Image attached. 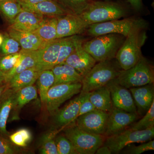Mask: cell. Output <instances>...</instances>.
Here are the masks:
<instances>
[{"mask_svg":"<svg viewBox=\"0 0 154 154\" xmlns=\"http://www.w3.org/2000/svg\"><path fill=\"white\" fill-rule=\"evenodd\" d=\"M125 36L116 33L94 36L84 42L83 48L97 62L115 59L119 49L124 42Z\"/></svg>","mask_w":154,"mask_h":154,"instance_id":"cell-1","label":"cell"},{"mask_svg":"<svg viewBox=\"0 0 154 154\" xmlns=\"http://www.w3.org/2000/svg\"><path fill=\"white\" fill-rule=\"evenodd\" d=\"M113 59L98 62L95 65L83 78L81 92H92L107 85L117 78L121 70L118 68L119 65L117 66L113 62Z\"/></svg>","mask_w":154,"mask_h":154,"instance_id":"cell-2","label":"cell"},{"mask_svg":"<svg viewBox=\"0 0 154 154\" xmlns=\"http://www.w3.org/2000/svg\"><path fill=\"white\" fill-rule=\"evenodd\" d=\"M126 15L123 7L109 2H91L80 17L89 25L121 19Z\"/></svg>","mask_w":154,"mask_h":154,"instance_id":"cell-3","label":"cell"},{"mask_svg":"<svg viewBox=\"0 0 154 154\" xmlns=\"http://www.w3.org/2000/svg\"><path fill=\"white\" fill-rule=\"evenodd\" d=\"M113 81L126 88L153 84V68L142 56L134 66L127 70L122 69L118 76Z\"/></svg>","mask_w":154,"mask_h":154,"instance_id":"cell-4","label":"cell"},{"mask_svg":"<svg viewBox=\"0 0 154 154\" xmlns=\"http://www.w3.org/2000/svg\"><path fill=\"white\" fill-rule=\"evenodd\" d=\"M143 29L135 30L125 37L115 59L122 70L134 66L142 57L141 48L145 41Z\"/></svg>","mask_w":154,"mask_h":154,"instance_id":"cell-5","label":"cell"},{"mask_svg":"<svg viewBox=\"0 0 154 154\" xmlns=\"http://www.w3.org/2000/svg\"><path fill=\"white\" fill-rule=\"evenodd\" d=\"M146 26L143 19L130 18L92 24L88 26L86 31L88 35L94 37L110 33L126 37L135 30L145 29Z\"/></svg>","mask_w":154,"mask_h":154,"instance_id":"cell-6","label":"cell"},{"mask_svg":"<svg viewBox=\"0 0 154 154\" xmlns=\"http://www.w3.org/2000/svg\"><path fill=\"white\" fill-rule=\"evenodd\" d=\"M74 122L64 128V134L71 142L78 154H95L104 143L102 135L85 131Z\"/></svg>","mask_w":154,"mask_h":154,"instance_id":"cell-7","label":"cell"},{"mask_svg":"<svg viewBox=\"0 0 154 154\" xmlns=\"http://www.w3.org/2000/svg\"><path fill=\"white\" fill-rule=\"evenodd\" d=\"M154 137V127L143 130L129 129L109 136L105 145L110 148L111 152L118 153L131 144L146 142L152 140Z\"/></svg>","mask_w":154,"mask_h":154,"instance_id":"cell-8","label":"cell"},{"mask_svg":"<svg viewBox=\"0 0 154 154\" xmlns=\"http://www.w3.org/2000/svg\"><path fill=\"white\" fill-rule=\"evenodd\" d=\"M82 83L62 84L52 86L48 92L45 107L48 113L53 115L64 102L80 93Z\"/></svg>","mask_w":154,"mask_h":154,"instance_id":"cell-9","label":"cell"},{"mask_svg":"<svg viewBox=\"0 0 154 154\" xmlns=\"http://www.w3.org/2000/svg\"><path fill=\"white\" fill-rule=\"evenodd\" d=\"M109 116L107 112L96 109L77 117L75 124L87 132L103 135L106 132Z\"/></svg>","mask_w":154,"mask_h":154,"instance_id":"cell-10","label":"cell"},{"mask_svg":"<svg viewBox=\"0 0 154 154\" xmlns=\"http://www.w3.org/2000/svg\"><path fill=\"white\" fill-rule=\"evenodd\" d=\"M89 25L79 15L67 14L58 17L57 38L78 35L84 33Z\"/></svg>","mask_w":154,"mask_h":154,"instance_id":"cell-11","label":"cell"},{"mask_svg":"<svg viewBox=\"0 0 154 154\" xmlns=\"http://www.w3.org/2000/svg\"><path fill=\"white\" fill-rule=\"evenodd\" d=\"M82 38L78 42L73 52L64 63L74 68L84 78L93 68L97 62L94 57L84 49Z\"/></svg>","mask_w":154,"mask_h":154,"instance_id":"cell-12","label":"cell"},{"mask_svg":"<svg viewBox=\"0 0 154 154\" xmlns=\"http://www.w3.org/2000/svg\"><path fill=\"white\" fill-rule=\"evenodd\" d=\"M110 90L112 104L116 108L128 112H136V106L127 88L111 81L107 85Z\"/></svg>","mask_w":154,"mask_h":154,"instance_id":"cell-13","label":"cell"},{"mask_svg":"<svg viewBox=\"0 0 154 154\" xmlns=\"http://www.w3.org/2000/svg\"><path fill=\"white\" fill-rule=\"evenodd\" d=\"M62 38H56L45 44L38 50L36 67L41 71L51 69L56 65Z\"/></svg>","mask_w":154,"mask_h":154,"instance_id":"cell-14","label":"cell"},{"mask_svg":"<svg viewBox=\"0 0 154 154\" xmlns=\"http://www.w3.org/2000/svg\"><path fill=\"white\" fill-rule=\"evenodd\" d=\"M137 118L136 112H128L114 107L109 114L105 134L107 136L120 132Z\"/></svg>","mask_w":154,"mask_h":154,"instance_id":"cell-15","label":"cell"},{"mask_svg":"<svg viewBox=\"0 0 154 154\" xmlns=\"http://www.w3.org/2000/svg\"><path fill=\"white\" fill-rule=\"evenodd\" d=\"M81 96L71 100L67 105L54 114V128L60 131L74 122L79 111Z\"/></svg>","mask_w":154,"mask_h":154,"instance_id":"cell-16","label":"cell"},{"mask_svg":"<svg viewBox=\"0 0 154 154\" xmlns=\"http://www.w3.org/2000/svg\"><path fill=\"white\" fill-rule=\"evenodd\" d=\"M45 16L23 10L11 22L8 29L24 32H33L39 27Z\"/></svg>","mask_w":154,"mask_h":154,"instance_id":"cell-17","label":"cell"},{"mask_svg":"<svg viewBox=\"0 0 154 154\" xmlns=\"http://www.w3.org/2000/svg\"><path fill=\"white\" fill-rule=\"evenodd\" d=\"M37 97V88L34 85L27 86L17 91L8 122L19 120L22 108Z\"/></svg>","mask_w":154,"mask_h":154,"instance_id":"cell-18","label":"cell"},{"mask_svg":"<svg viewBox=\"0 0 154 154\" xmlns=\"http://www.w3.org/2000/svg\"><path fill=\"white\" fill-rule=\"evenodd\" d=\"M19 1L23 10L30 11L45 17H60L68 14L56 0H45L31 4Z\"/></svg>","mask_w":154,"mask_h":154,"instance_id":"cell-19","label":"cell"},{"mask_svg":"<svg viewBox=\"0 0 154 154\" xmlns=\"http://www.w3.org/2000/svg\"><path fill=\"white\" fill-rule=\"evenodd\" d=\"M16 92L8 88L0 96V134L8 139L10 133L7 130V124Z\"/></svg>","mask_w":154,"mask_h":154,"instance_id":"cell-20","label":"cell"},{"mask_svg":"<svg viewBox=\"0 0 154 154\" xmlns=\"http://www.w3.org/2000/svg\"><path fill=\"white\" fill-rule=\"evenodd\" d=\"M152 84L130 88L135 104L140 111L146 112L154 102Z\"/></svg>","mask_w":154,"mask_h":154,"instance_id":"cell-21","label":"cell"},{"mask_svg":"<svg viewBox=\"0 0 154 154\" xmlns=\"http://www.w3.org/2000/svg\"><path fill=\"white\" fill-rule=\"evenodd\" d=\"M51 70L54 76L53 85L62 84L82 83V76L67 64L63 63L57 65Z\"/></svg>","mask_w":154,"mask_h":154,"instance_id":"cell-22","label":"cell"},{"mask_svg":"<svg viewBox=\"0 0 154 154\" xmlns=\"http://www.w3.org/2000/svg\"><path fill=\"white\" fill-rule=\"evenodd\" d=\"M20 57L15 66L5 75V82L8 83L15 75L25 70L36 66L38 61V50L21 49Z\"/></svg>","mask_w":154,"mask_h":154,"instance_id":"cell-23","label":"cell"},{"mask_svg":"<svg viewBox=\"0 0 154 154\" xmlns=\"http://www.w3.org/2000/svg\"><path fill=\"white\" fill-rule=\"evenodd\" d=\"M41 72L35 66L17 74L7 83L9 88L17 91L22 88L34 85Z\"/></svg>","mask_w":154,"mask_h":154,"instance_id":"cell-24","label":"cell"},{"mask_svg":"<svg viewBox=\"0 0 154 154\" xmlns=\"http://www.w3.org/2000/svg\"><path fill=\"white\" fill-rule=\"evenodd\" d=\"M9 36L16 39L22 49L36 51L45 44L40 38L33 32H24L8 29Z\"/></svg>","mask_w":154,"mask_h":154,"instance_id":"cell-25","label":"cell"},{"mask_svg":"<svg viewBox=\"0 0 154 154\" xmlns=\"http://www.w3.org/2000/svg\"><path fill=\"white\" fill-rule=\"evenodd\" d=\"M90 101L96 109L107 112L112 109L110 90L107 85L90 92Z\"/></svg>","mask_w":154,"mask_h":154,"instance_id":"cell-26","label":"cell"},{"mask_svg":"<svg viewBox=\"0 0 154 154\" xmlns=\"http://www.w3.org/2000/svg\"><path fill=\"white\" fill-rule=\"evenodd\" d=\"M58 17H45L41 25L33 32L44 44L56 39Z\"/></svg>","mask_w":154,"mask_h":154,"instance_id":"cell-27","label":"cell"},{"mask_svg":"<svg viewBox=\"0 0 154 154\" xmlns=\"http://www.w3.org/2000/svg\"><path fill=\"white\" fill-rule=\"evenodd\" d=\"M38 93L42 105L45 106L48 92L54 82V76L51 69L42 71L37 80Z\"/></svg>","mask_w":154,"mask_h":154,"instance_id":"cell-28","label":"cell"},{"mask_svg":"<svg viewBox=\"0 0 154 154\" xmlns=\"http://www.w3.org/2000/svg\"><path fill=\"white\" fill-rule=\"evenodd\" d=\"M81 38L78 35L62 38L56 65L64 63L69 56L73 52L78 42Z\"/></svg>","mask_w":154,"mask_h":154,"instance_id":"cell-29","label":"cell"},{"mask_svg":"<svg viewBox=\"0 0 154 154\" xmlns=\"http://www.w3.org/2000/svg\"><path fill=\"white\" fill-rule=\"evenodd\" d=\"M60 131L53 128L42 136L39 145V152L40 154H58L55 137Z\"/></svg>","mask_w":154,"mask_h":154,"instance_id":"cell-30","label":"cell"},{"mask_svg":"<svg viewBox=\"0 0 154 154\" xmlns=\"http://www.w3.org/2000/svg\"><path fill=\"white\" fill-rule=\"evenodd\" d=\"M23 10L18 0H7L0 3V12L10 23Z\"/></svg>","mask_w":154,"mask_h":154,"instance_id":"cell-31","label":"cell"},{"mask_svg":"<svg viewBox=\"0 0 154 154\" xmlns=\"http://www.w3.org/2000/svg\"><path fill=\"white\" fill-rule=\"evenodd\" d=\"M68 14L81 15L91 2V0H56Z\"/></svg>","mask_w":154,"mask_h":154,"instance_id":"cell-32","label":"cell"},{"mask_svg":"<svg viewBox=\"0 0 154 154\" xmlns=\"http://www.w3.org/2000/svg\"><path fill=\"white\" fill-rule=\"evenodd\" d=\"M32 135L31 131L27 128H22L16 132L10 134L9 139L15 146L25 147L32 140Z\"/></svg>","mask_w":154,"mask_h":154,"instance_id":"cell-33","label":"cell"},{"mask_svg":"<svg viewBox=\"0 0 154 154\" xmlns=\"http://www.w3.org/2000/svg\"><path fill=\"white\" fill-rule=\"evenodd\" d=\"M55 143L58 154H78L73 144L65 135H57Z\"/></svg>","mask_w":154,"mask_h":154,"instance_id":"cell-34","label":"cell"},{"mask_svg":"<svg viewBox=\"0 0 154 154\" xmlns=\"http://www.w3.org/2000/svg\"><path fill=\"white\" fill-rule=\"evenodd\" d=\"M154 127V102L142 119L134 125L130 129L143 130Z\"/></svg>","mask_w":154,"mask_h":154,"instance_id":"cell-35","label":"cell"},{"mask_svg":"<svg viewBox=\"0 0 154 154\" xmlns=\"http://www.w3.org/2000/svg\"><path fill=\"white\" fill-rule=\"evenodd\" d=\"M21 46L19 42L8 35L4 37V41L1 46V51L3 55L17 53L20 51Z\"/></svg>","mask_w":154,"mask_h":154,"instance_id":"cell-36","label":"cell"},{"mask_svg":"<svg viewBox=\"0 0 154 154\" xmlns=\"http://www.w3.org/2000/svg\"><path fill=\"white\" fill-rule=\"evenodd\" d=\"M20 52L13 54L3 55L0 57V71L7 74L15 66L19 58Z\"/></svg>","mask_w":154,"mask_h":154,"instance_id":"cell-37","label":"cell"},{"mask_svg":"<svg viewBox=\"0 0 154 154\" xmlns=\"http://www.w3.org/2000/svg\"><path fill=\"white\" fill-rule=\"evenodd\" d=\"M21 151L19 147L15 146L8 138L0 134V154H17Z\"/></svg>","mask_w":154,"mask_h":154,"instance_id":"cell-38","label":"cell"},{"mask_svg":"<svg viewBox=\"0 0 154 154\" xmlns=\"http://www.w3.org/2000/svg\"><path fill=\"white\" fill-rule=\"evenodd\" d=\"M90 92L82 93L81 92V105H80L79 111L77 116V117L92 110L96 109V107L90 101Z\"/></svg>","mask_w":154,"mask_h":154,"instance_id":"cell-39","label":"cell"},{"mask_svg":"<svg viewBox=\"0 0 154 154\" xmlns=\"http://www.w3.org/2000/svg\"><path fill=\"white\" fill-rule=\"evenodd\" d=\"M154 141L151 140L144 142L140 145L132 146L128 149H127L125 153L140 154L148 151L154 150Z\"/></svg>","mask_w":154,"mask_h":154,"instance_id":"cell-40","label":"cell"},{"mask_svg":"<svg viewBox=\"0 0 154 154\" xmlns=\"http://www.w3.org/2000/svg\"><path fill=\"white\" fill-rule=\"evenodd\" d=\"M128 1L133 8L136 11H139L141 8L142 0H128Z\"/></svg>","mask_w":154,"mask_h":154,"instance_id":"cell-41","label":"cell"},{"mask_svg":"<svg viewBox=\"0 0 154 154\" xmlns=\"http://www.w3.org/2000/svg\"><path fill=\"white\" fill-rule=\"evenodd\" d=\"M98 154H110L112 153L110 148L107 146H101L97 149L95 153Z\"/></svg>","mask_w":154,"mask_h":154,"instance_id":"cell-42","label":"cell"},{"mask_svg":"<svg viewBox=\"0 0 154 154\" xmlns=\"http://www.w3.org/2000/svg\"><path fill=\"white\" fill-rule=\"evenodd\" d=\"M8 88V83L5 82L0 83V96L5 92L6 89Z\"/></svg>","mask_w":154,"mask_h":154,"instance_id":"cell-43","label":"cell"},{"mask_svg":"<svg viewBox=\"0 0 154 154\" xmlns=\"http://www.w3.org/2000/svg\"><path fill=\"white\" fill-rule=\"evenodd\" d=\"M24 2L28 3V4H34L36 3L45 1V0H19Z\"/></svg>","mask_w":154,"mask_h":154,"instance_id":"cell-44","label":"cell"},{"mask_svg":"<svg viewBox=\"0 0 154 154\" xmlns=\"http://www.w3.org/2000/svg\"><path fill=\"white\" fill-rule=\"evenodd\" d=\"M5 82V75L0 71V83Z\"/></svg>","mask_w":154,"mask_h":154,"instance_id":"cell-45","label":"cell"},{"mask_svg":"<svg viewBox=\"0 0 154 154\" xmlns=\"http://www.w3.org/2000/svg\"><path fill=\"white\" fill-rule=\"evenodd\" d=\"M3 41H4V36H2V34L0 33V47H1Z\"/></svg>","mask_w":154,"mask_h":154,"instance_id":"cell-46","label":"cell"},{"mask_svg":"<svg viewBox=\"0 0 154 154\" xmlns=\"http://www.w3.org/2000/svg\"><path fill=\"white\" fill-rule=\"evenodd\" d=\"M7 1V0H0V3L2 2H4V1Z\"/></svg>","mask_w":154,"mask_h":154,"instance_id":"cell-47","label":"cell"},{"mask_svg":"<svg viewBox=\"0 0 154 154\" xmlns=\"http://www.w3.org/2000/svg\"></svg>","mask_w":154,"mask_h":154,"instance_id":"cell-48","label":"cell"}]
</instances>
